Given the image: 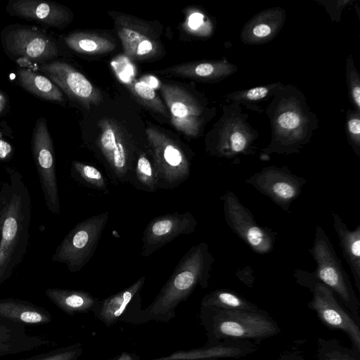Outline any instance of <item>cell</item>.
<instances>
[{"label":"cell","instance_id":"1","mask_svg":"<svg viewBox=\"0 0 360 360\" xmlns=\"http://www.w3.org/2000/svg\"><path fill=\"white\" fill-rule=\"evenodd\" d=\"M9 181L3 182L0 216V285L22 262L29 245L31 196L22 175L6 167Z\"/></svg>","mask_w":360,"mask_h":360},{"label":"cell","instance_id":"2","mask_svg":"<svg viewBox=\"0 0 360 360\" xmlns=\"http://www.w3.org/2000/svg\"><path fill=\"white\" fill-rule=\"evenodd\" d=\"M214 262L206 243L193 245L179 260L154 301L141 310L138 323L150 321L167 323L174 319L176 307L186 300L197 286L208 287Z\"/></svg>","mask_w":360,"mask_h":360},{"label":"cell","instance_id":"3","mask_svg":"<svg viewBox=\"0 0 360 360\" xmlns=\"http://www.w3.org/2000/svg\"><path fill=\"white\" fill-rule=\"evenodd\" d=\"M200 319L207 343L243 340L259 343L281 333L276 321L265 310H226L200 307Z\"/></svg>","mask_w":360,"mask_h":360},{"label":"cell","instance_id":"4","mask_svg":"<svg viewBox=\"0 0 360 360\" xmlns=\"http://www.w3.org/2000/svg\"><path fill=\"white\" fill-rule=\"evenodd\" d=\"M0 39L6 55L19 68L51 61L60 54L56 39L37 26L8 25L1 30Z\"/></svg>","mask_w":360,"mask_h":360},{"label":"cell","instance_id":"5","mask_svg":"<svg viewBox=\"0 0 360 360\" xmlns=\"http://www.w3.org/2000/svg\"><path fill=\"white\" fill-rule=\"evenodd\" d=\"M293 276L299 285L311 292L308 307L316 313L319 321L330 330L345 333L352 348L360 352V323L341 304L333 290L320 281L314 272L297 269Z\"/></svg>","mask_w":360,"mask_h":360},{"label":"cell","instance_id":"6","mask_svg":"<svg viewBox=\"0 0 360 360\" xmlns=\"http://www.w3.org/2000/svg\"><path fill=\"white\" fill-rule=\"evenodd\" d=\"M316 264L314 274L330 288L341 304L360 323V301L327 233L316 226L313 245L308 250Z\"/></svg>","mask_w":360,"mask_h":360},{"label":"cell","instance_id":"7","mask_svg":"<svg viewBox=\"0 0 360 360\" xmlns=\"http://www.w3.org/2000/svg\"><path fill=\"white\" fill-rule=\"evenodd\" d=\"M96 148L107 175L114 185L130 184L134 161L139 150L112 120L102 119Z\"/></svg>","mask_w":360,"mask_h":360},{"label":"cell","instance_id":"8","mask_svg":"<svg viewBox=\"0 0 360 360\" xmlns=\"http://www.w3.org/2000/svg\"><path fill=\"white\" fill-rule=\"evenodd\" d=\"M109 219V212L77 224L56 248L51 260L63 263L72 273L80 271L93 257Z\"/></svg>","mask_w":360,"mask_h":360},{"label":"cell","instance_id":"9","mask_svg":"<svg viewBox=\"0 0 360 360\" xmlns=\"http://www.w3.org/2000/svg\"><path fill=\"white\" fill-rule=\"evenodd\" d=\"M146 134L158 170V190L178 188L190 176L191 156L179 143L155 127H148Z\"/></svg>","mask_w":360,"mask_h":360},{"label":"cell","instance_id":"10","mask_svg":"<svg viewBox=\"0 0 360 360\" xmlns=\"http://www.w3.org/2000/svg\"><path fill=\"white\" fill-rule=\"evenodd\" d=\"M226 223L231 230L254 252H271L277 239V232L259 225L251 211L231 191L220 196Z\"/></svg>","mask_w":360,"mask_h":360},{"label":"cell","instance_id":"11","mask_svg":"<svg viewBox=\"0 0 360 360\" xmlns=\"http://www.w3.org/2000/svg\"><path fill=\"white\" fill-rule=\"evenodd\" d=\"M31 151L46 206L52 214H59L60 204L54 147L46 120L43 117H39L34 124Z\"/></svg>","mask_w":360,"mask_h":360},{"label":"cell","instance_id":"12","mask_svg":"<svg viewBox=\"0 0 360 360\" xmlns=\"http://www.w3.org/2000/svg\"><path fill=\"white\" fill-rule=\"evenodd\" d=\"M245 181L284 212H290V205L300 195L307 180L294 174L286 166L279 167L271 165L264 167Z\"/></svg>","mask_w":360,"mask_h":360},{"label":"cell","instance_id":"13","mask_svg":"<svg viewBox=\"0 0 360 360\" xmlns=\"http://www.w3.org/2000/svg\"><path fill=\"white\" fill-rule=\"evenodd\" d=\"M49 78L70 99L89 109L102 101L98 89L67 62L53 60L32 67Z\"/></svg>","mask_w":360,"mask_h":360},{"label":"cell","instance_id":"14","mask_svg":"<svg viewBox=\"0 0 360 360\" xmlns=\"http://www.w3.org/2000/svg\"><path fill=\"white\" fill-rule=\"evenodd\" d=\"M112 18L124 53L129 58L147 60L160 53L162 46L158 34L148 23L123 14Z\"/></svg>","mask_w":360,"mask_h":360},{"label":"cell","instance_id":"15","mask_svg":"<svg viewBox=\"0 0 360 360\" xmlns=\"http://www.w3.org/2000/svg\"><path fill=\"white\" fill-rule=\"evenodd\" d=\"M198 221L190 211L165 214L153 218L142 236L141 255L148 257L181 235L193 233Z\"/></svg>","mask_w":360,"mask_h":360},{"label":"cell","instance_id":"16","mask_svg":"<svg viewBox=\"0 0 360 360\" xmlns=\"http://www.w3.org/2000/svg\"><path fill=\"white\" fill-rule=\"evenodd\" d=\"M160 91L175 129L186 136H196L201 126L202 108L196 99L184 88L161 84Z\"/></svg>","mask_w":360,"mask_h":360},{"label":"cell","instance_id":"17","mask_svg":"<svg viewBox=\"0 0 360 360\" xmlns=\"http://www.w3.org/2000/svg\"><path fill=\"white\" fill-rule=\"evenodd\" d=\"M5 10L11 16L58 29L68 26L73 18L66 6L47 0H9Z\"/></svg>","mask_w":360,"mask_h":360},{"label":"cell","instance_id":"18","mask_svg":"<svg viewBox=\"0 0 360 360\" xmlns=\"http://www.w3.org/2000/svg\"><path fill=\"white\" fill-rule=\"evenodd\" d=\"M258 349L250 340H223L214 343H206L202 347L178 351L165 356L151 360H219L220 359H240Z\"/></svg>","mask_w":360,"mask_h":360},{"label":"cell","instance_id":"19","mask_svg":"<svg viewBox=\"0 0 360 360\" xmlns=\"http://www.w3.org/2000/svg\"><path fill=\"white\" fill-rule=\"evenodd\" d=\"M51 321V314L42 307L21 299L0 297L1 325L25 327Z\"/></svg>","mask_w":360,"mask_h":360},{"label":"cell","instance_id":"20","mask_svg":"<svg viewBox=\"0 0 360 360\" xmlns=\"http://www.w3.org/2000/svg\"><path fill=\"white\" fill-rule=\"evenodd\" d=\"M146 281L141 276L134 283L120 292L98 301L92 311L106 326L121 321L134 298L139 295Z\"/></svg>","mask_w":360,"mask_h":360},{"label":"cell","instance_id":"21","mask_svg":"<svg viewBox=\"0 0 360 360\" xmlns=\"http://www.w3.org/2000/svg\"><path fill=\"white\" fill-rule=\"evenodd\" d=\"M333 228L339 238L342 253L350 268L354 284L360 293V225L350 230L342 219L331 212Z\"/></svg>","mask_w":360,"mask_h":360},{"label":"cell","instance_id":"22","mask_svg":"<svg viewBox=\"0 0 360 360\" xmlns=\"http://www.w3.org/2000/svg\"><path fill=\"white\" fill-rule=\"evenodd\" d=\"M56 345L45 338L27 334L25 327L0 324V358Z\"/></svg>","mask_w":360,"mask_h":360},{"label":"cell","instance_id":"23","mask_svg":"<svg viewBox=\"0 0 360 360\" xmlns=\"http://www.w3.org/2000/svg\"><path fill=\"white\" fill-rule=\"evenodd\" d=\"M17 85L35 97L46 101L64 102L62 91L46 76L32 68H19L15 72Z\"/></svg>","mask_w":360,"mask_h":360},{"label":"cell","instance_id":"24","mask_svg":"<svg viewBox=\"0 0 360 360\" xmlns=\"http://www.w3.org/2000/svg\"><path fill=\"white\" fill-rule=\"evenodd\" d=\"M45 294L58 308L70 316L92 311L98 301L89 292L83 290L48 288Z\"/></svg>","mask_w":360,"mask_h":360},{"label":"cell","instance_id":"25","mask_svg":"<svg viewBox=\"0 0 360 360\" xmlns=\"http://www.w3.org/2000/svg\"><path fill=\"white\" fill-rule=\"evenodd\" d=\"M232 68L226 61H193L165 69L164 74L179 75L195 79H216L231 74Z\"/></svg>","mask_w":360,"mask_h":360},{"label":"cell","instance_id":"26","mask_svg":"<svg viewBox=\"0 0 360 360\" xmlns=\"http://www.w3.org/2000/svg\"><path fill=\"white\" fill-rule=\"evenodd\" d=\"M63 41L70 50L85 55L103 54L112 51L115 48V42L109 37L86 31L70 32Z\"/></svg>","mask_w":360,"mask_h":360},{"label":"cell","instance_id":"27","mask_svg":"<svg viewBox=\"0 0 360 360\" xmlns=\"http://www.w3.org/2000/svg\"><path fill=\"white\" fill-rule=\"evenodd\" d=\"M134 188L147 193H155L158 190V174L153 154L139 150L136 157L130 181Z\"/></svg>","mask_w":360,"mask_h":360},{"label":"cell","instance_id":"28","mask_svg":"<svg viewBox=\"0 0 360 360\" xmlns=\"http://www.w3.org/2000/svg\"><path fill=\"white\" fill-rule=\"evenodd\" d=\"M200 307L226 310H258L259 307L247 300L236 291L229 289H217L206 294Z\"/></svg>","mask_w":360,"mask_h":360},{"label":"cell","instance_id":"29","mask_svg":"<svg viewBox=\"0 0 360 360\" xmlns=\"http://www.w3.org/2000/svg\"><path fill=\"white\" fill-rule=\"evenodd\" d=\"M71 177L79 184L104 194L109 192L108 179L97 167L84 162L73 160L70 168Z\"/></svg>","mask_w":360,"mask_h":360},{"label":"cell","instance_id":"30","mask_svg":"<svg viewBox=\"0 0 360 360\" xmlns=\"http://www.w3.org/2000/svg\"><path fill=\"white\" fill-rule=\"evenodd\" d=\"M276 11H271L252 19L248 25V39L253 42L270 39L281 25V20L276 22Z\"/></svg>","mask_w":360,"mask_h":360},{"label":"cell","instance_id":"31","mask_svg":"<svg viewBox=\"0 0 360 360\" xmlns=\"http://www.w3.org/2000/svg\"><path fill=\"white\" fill-rule=\"evenodd\" d=\"M318 360H360V352L335 338L317 340Z\"/></svg>","mask_w":360,"mask_h":360},{"label":"cell","instance_id":"32","mask_svg":"<svg viewBox=\"0 0 360 360\" xmlns=\"http://www.w3.org/2000/svg\"><path fill=\"white\" fill-rule=\"evenodd\" d=\"M126 85L142 104L158 113L168 116L166 107L150 85L135 79L129 80Z\"/></svg>","mask_w":360,"mask_h":360},{"label":"cell","instance_id":"33","mask_svg":"<svg viewBox=\"0 0 360 360\" xmlns=\"http://www.w3.org/2000/svg\"><path fill=\"white\" fill-rule=\"evenodd\" d=\"M82 354V347L78 342L18 360H77Z\"/></svg>","mask_w":360,"mask_h":360},{"label":"cell","instance_id":"34","mask_svg":"<svg viewBox=\"0 0 360 360\" xmlns=\"http://www.w3.org/2000/svg\"><path fill=\"white\" fill-rule=\"evenodd\" d=\"M183 27L188 33L198 36L206 35L208 30L205 16L196 11L187 12Z\"/></svg>","mask_w":360,"mask_h":360},{"label":"cell","instance_id":"35","mask_svg":"<svg viewBox=\"0 0 360 360\" xmlns=\"http://www.w3.org/2000/svg\"><path fill=\"white\" fill-rule=\"evenodd\" d=\"M347 128L349 140L354 153L360 156V118L359 114L352 115L347 119Z\"/></svg>","mask_w":360,"mask_h":360},{"label":"cell","instance_id":"36","mask_svg":"<svg viewBox=\"0 0 360 360\" xmlns=\"http://www.w3.org/2000/svg\"><path fill=\"white\" fill-rule=\"evenodd\" d=\"M275 86V85L256 86L236 93V96H232V97L236 100H242V101H258L266 97Z\"/></svg>","mask_w":360,"mask_h":360},{"label":"cell","instance_id":"37","mask_svg":"<svg viewBox=\"0 0 360 360\" xmlns=\"http://www.w3.org/2000/svg\"><path fill=\"white\" fill-rule=\"evenodd\" d=\"M354 70L347 73L349 81V91L354 106L359 110L360 107V82L357 72Z\"/></svg>","mask_w":360,"mask_h":360},{"label":"cell","instance_id":"38","mask_svg":"<svg viewBox=\"0 0 360 360\" xmlns=\"http://www.w3.org/2000/svg\"><path fill=\"white\" fill-rule=\"evenodd\" d=\"M234 274L238 279L245 285L250 288H253L255 276V271L250 265L237 269Z\"/></svg>","mask_w":360,"mask_h":360},{"label":"cell","instance_id":"39","mask_svg":"<svg viewBox=\"0 0 360 360\" xmlns=\"http://www.w3.org/2000/svg\"><path fill=\"white\" fill-rule=\"evenodd\" d=\"M14 155L13 145L5 139L0 132V162H6L11 160Z\"/></svg>","mask_w":360,"mask_h":360},{"label":"cell","instance_id":"40","mask_svg":"<svg viewBox=\"0 0 360 360\" xmlns=\"http://www.w3.org/2000/svg\"><path fill=\"white\" fill-rule=\"evenodd\" d=\"M278 360H306L298 351H288L280 355Z\"/></svg>","mask_w":360,"mask_h":360},{"label":"cell","instance_id":"41","mask_svg":"<svg viewBox=\"0 0 360 360\" xmlns=\"http://www.w3.org/2000/svg\"><path fill=\"white\" fill-rule=\"evenodd\" d=\"M8 98L6 93L0 90V117L5 115L8 109Z\"/></svg>","mask_w":360,"mask_h":360},{"label":"cell","instance_id":"42","mask_svg":"<svg viewBox=\"0 0 360 360\" xmlns=\"http://www.w3.org/2000/svg\"><path fill=\"white\" fill-rule=\"evenodd\" d=\"M140 357L134 353L124 352L112 360H139Z\"/></svg>","mask_w":360,"mask_h":360},{"label":"cell","instance_id":"43","mask_svg":"<svg viewBox=\"0 0 360 360\" xmlns=\"http://www.w3.org/2000/svg\"><path fill=\"white\" fill-rule=\"evenodd\" d=\"M2 206H3V195H2L1 191L0 189V216H1Z\"/></svg>","mask_w":360,"mask_h":360}]
</instances>
